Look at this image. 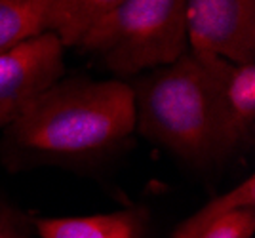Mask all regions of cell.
<instances>
[{
    "label": "cell",
    "instance_id": "1",
    "mask_svg": "<svg viewBox=\"0 0 255 238\" xmlns=\"http://www.w3.org/2000/svg\"><path fill=\"white\" fill-rule=\"evenodd\" d=\"M135 131L131 86L122 80H57L25 105L6 128L13 166L75 164L120 147Z\"/></svg>",
    "mask_w": 255,
    "mask_h": 238
},
{
    "label": "cell",
    "instance_id": "2",
    "mask_svg": "<svg viewBox=\"0 0 255 238\" xmlns=\"http://www.w3.org/2000/svg\"><path fill=\"white\" fill-rule=\"evenodd\" d=\"M131 92L139 133L192 166L223 160L215 86L202 54L189 50L147 71Z\"/></svg>",
    "mask_w": 255,
    "mask_h": 238
},
{
    "label": "cell",
    "instance_id": "3",
    "mask_svg": "<svg viewBox=\"0 0 255 238\" xmlns=\"http://www.w3.org/2000/svg\"><path fill=\"white\" fill-rule=\"evenodd\" d=\"M76 46L117 76L170 65L189 52L187 0H122Z\"/></svg>",
    "mask_w": 255,
    "mask_h": 238
},
{
    "label": "cell",
    "instance_id": "4",
    "mask_svg": "<svg viewBox=\"0 0 255 238\" xmlns=\"http://www.w3.org/2000/svg\"><path fill=\"white\" fill-rule=\"evenodd\" d=\"M65 73V46L42 33L0 54V128H8L25 105Z\"/></svg>",
    "mask_w": 255,
    "mask_h": 238
},
{
    "label": "cell",
    "instance_id": "5",
    "mask_svg": "<svg viewBox=\"0 0 255 238\" xmlns=\"http://www.w3.org/2000/svg\"><path fill=\"white\" fill-rule=\"evenodd\" d=\"M189 50L255 61V0H187Z\"/></svg>",
    "mask_w": 255,
    "mask_h": 238
},
{
    "label": "cell",
    "instance_id": "6",
    "mask_svg": "<svg viewBox=\"0 0 255 238\" xmlns=\"http://www.w3.org/2000/svg\"><path fill=\"white\" fill-rule=\"evenodd\" d=\"M200 54V52H198ZM210 69L217 98L221 156L229 158L246 151L255 133V61L233 63L212 54H202Z\"/></svg>",
    "mask_w": 255,
    "mask_h": 238
},
{
    "label": "cell",
    "instance_id": "7",
    "mask_svg": "<svg viewBox=\"0 0 255 238\" xmlns=\"http://www.w3.org/2000/svg\"><path fill=\"white\" fill-rule=\"evenodd\" d=\"M40 238H143L145 216L139 210H118L86 217L38 219Z\"/></svg>",
    "mask_w": 255,
    "mask_h": 238
},
{
    "label": "cell",
    "instance_id": "8",
    "mask_svg": "<svg viewBox=\"0 0 255 238\" xmlns=\"http://www.w3.org/2000/svg\"><path fill=\"white\" fill-rule=\"evenodd\" d=\"M122 0H50L44 33L55 34L65 48L76 46L84 33Z\"/></svg>",
    "mask_w": 255,
    "mask_h": 238
},
{
    "label": "cell",
    "instance_id": "9",
    "mask_svg": "<svg viewBox=\"0 0 255 238\" xmlns=\"http://www.w3.org/2000/svg\"><path fill=\"white\" fill-rule=\"evenodd\" d=\"M50 0H0V54L44 33Z\"/></svg>",
    "mask_w": 255,
    "mask_h": 238
},
{
    "label": "cell",
    "instance_id": "10",
    "mask_svg": "<svg viewBox=\"0 0 255 238\" xmlns=\"http://www.w3.org/2000/svg\"><path fill=\"white\" fill-rule=\"evenodd\" d=\"M255 206V179L250 175L240 185H236L229 193L217 196L210 200L206 206H202L196 214H192L189 219L181 223L177 231L173 233V238H200L206 229L217 221L225 214L238 210V208H250Z\"/></svg>",
    "mask_w": 255,
    "mask_h": 238
},
{
    "label": "cell",
    "instance_id": "11",
    "mask_svg": "<svg viewBox=\"0 0 255 238\" xmlns=\"http://www.w3.org/2000/svg\"><path fill=\"white\" fill-rule=\"evenodd\" d=\"M255 233V206L238 208L204 231L200 238H254Z\"/></svg>",
    "mask_w": 255,
    "mask_h": 238
},
{
    "label": "cell",
    "instance_id": "12",
    "mask_svg": "<svg viewBox=\"0 0 255 238\" xmlns=\"http://www.w3.org/2000/svg\"><path fill=\"white\" fill-rule=\"evenodd\" d=\"M0 238H23V237L11 227L10 223H6V221L0 219Z\"/></svg>",
    "mask_w": 255,
    "mask_h": 238
}]
</instances>
